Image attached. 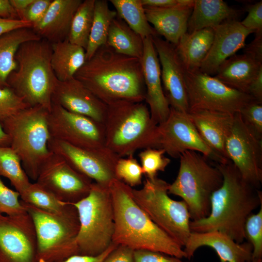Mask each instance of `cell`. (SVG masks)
<instances>
[{"instance_id":"cell-42","label":"cell","mask_w":262,"mask_h":262,"mask_svg":"<svg viewBox=\"0 0 262 262\" xmlns=\"http://www.w3.org/2000/svg\"><path fill=\"white\" fill-rule=\"evenodd\" d=\"M239 114L246 126L262 139V103L253 100L245 105Z\"/></svg>"},{"instance_id":"cell-27","label":"cell","mask_w":262,"mask_h":262,"mask_svg":"<svg viewBox=\"0 0 262 262\" xmlns=\"http://www.w3.org/2000/svg\"><path fill=\"white\" fill-rule=\"evenodd\" d=\"M214 30L207 28L193 32H186L175 46L179 58L187 71L199 70L212 46Z\"/></svg>"},{"instance_id":"cell-20","label":"cell","mask_w":262,"mask_h":262,"mask_svg":"<svg viewBox=\"0 0 262 262\" xmlns=\"http://www.w3.org/2000/svg\"><path fill=\"white\" fill-rule=\"evenodd\" d=\"M213 28V43L199 69L212 76L215 75L220 66L227 59L245 47L247 37L255 33L245 28L236 19L226 21Z\"/></svg>"},{"instance_id":"cell-2","label":"cell","mask_w":262,"mask_h":262,"mask_svg":"<svg viewBox=\"0 0 262 262\" xmlns=\"http://www.w3.org/2000/svg\"><path fill=\"white\" fill-rule=\"evenodd\" d=\"M216 164L223 176L222 184L212 195L209 215L191 221L190 230L221 231L241 243L246 239V221L262 204V193L243 178L230 161Z\"/></svg>"},{"instance_id":"cell-33","label":"cell","mask_w":262,"mask_h":262,"mask_svg":"<svg viewBox=\"0 0 262 262\" xmlns=\"http://www.w3.org/2000/svg\"><path fill=\"white\" fill-rule=\"evenodd\" d=\"M117 16L143 39L159 35L148 22L141 0H110Z\"/></svg>"},{"instance_id":"cell-3","label":"cell","mask_w":262,"mask_h":262,"mask_svg":"<svg viewBox=\"0 0 262 262\" xmlns=\"http://www.w3.org/2000/svg\"><path fill=\"white\" fill-rule=\"evenodd\" d=\"M114 214L112 242L134 250L156 251L186 258L182 247L157 226L134 200L132 188L114 179L109 185Z\"/></svg>"},{"instance_id":"cell-35","label":"cell","mask_w":262,"mask_h":262,"mask_svg":"<svg viewBox=\"0 0 262 262\" xmlns=\"http://www.w3.org/2000/svg\"><path fill=\"white\" fill-rule=\"evenodd\" d=\"M0 176L7 178L20 194L31 183L19 157L10 146H0Z\"/></svg>"},{"instance_id":"cell-8","label":"cell","mask_w":262,"mask_h":262,"mask_svg":"<svg viewBox=\"0 0 262 262\" xmlns=\"http://www.w3.org/2000/svg\"><path fill=\"white\" fill-rule=\"evenodd\" d=\"M79 223L77 237L79 254L95 256L112 243L114 214L109 186L93 182L88 195L72 204Z\"/></svg>"},{"instance_id":"cell-14","label":"cell","mask_w":262,"mask_h":262,"mask_svg":"<svg viewBox=\"0 0 262 262\" xmlns=\"http://www.w3.org/2000/svg\"><path fill=\"white\" fill-rule=\"evenodd\" d=\"M225 150L228 159L243 178L260 189L262 183V139L246 126L239 113L234 115Z\"/></svg>"},{"instance_id":"cell-17","label":"cell","mask_w":262,"mask_h":262,"mask_svg":"<svg viewBox=\"0 0 262 262\" xmlns=\"http://www.w3.org/2000/svg\"><path fill=\"white\" fill-rule=\"evenodd\" d=\"M0 254L3 262H36V236L28 212L13 216L0 213Z\"/></svg>"},{"instance_id":"cell-29","label":"cell","mask_w":262,"mask_h":262,"mask_svg":"<svg viewBox=\"0 0 262 262\" xmlns=\"http://www.w3.org/2000/svg\"><path fill=\"white\" fill-rule=\"evenodd\" d=\"M85 61V50L70 43L67 39L51 43V66L59 81L64 82L74 77Z\"/></svg>"},{"instance_id":"cell-31","label":"cell","mask_w":262,"mask_h":262,"mask_svg":"<svg viewBox=\"0 0 262 262\" xmlns=\"http://www.w3.org/2000/svg\"><path fill=\"white\" fill-rule=\"evenodd\" d=\"M106 45L118 53L140 60L142 58L144 39L117 15L110 25Z\"/></svg>"},{"instance_id":"cell-34","label":"cell","mask_w":262,"mask_h":262,"mask_svg":"<svg viewBox=\"0 0 262 262\" xmlns=\"http://www.w3.org/2000/svg\"><path fill=\"white\" fill-rule=\"evenodd\" d=\"M20 196L22 202L51 213H63L74 207L72 204L60 201L36 182H31Z\"/></svg>"},{"instance_id":"cell-49","label":"cell","mask_w":262,"mask_h":262,"mask_svg":"<svg viewBox=\"0 0 262 262\" xmlns=\"http://www.w3.org/2000/svg\"><path fill=\"white\" fill-rule=\"evenodd\" d=\"M23 28H32L29 22L18 19L0 17V35L12 31Z\"/></svg>"},{"instance_id":"cell-21","label":"cell","mask_w":262,"mask_h":262,"mask_svg":"<svg viewBox=\"0 0 262 262\" xmlns=\"http://www.w3.org/2000/svg\"><path fill=\"white\" fill-rule=\"evenodd\" d=\"M141 64L146 87L145 101L152 120L158 125L167 119L170 109L163 91L160 64L152 36L144 39Z\"/></svg>"},{"instance_id":"cell-46","label":"cell","mask_w":262,"mask_h":262,"mask_svg":"<svg viewBox=\"0 0 262 262\" xmlns=\"http://www.w3.org/2000/svg\"><path fill=\"white\" fill-rule=\"evenodd\" d=\"M134 250L127 246L119 245L102 262H134Z\"/></svg>"},{"instance_id":"cell-48","label":"cell","mask_w":262,"mask_h":262,"mask_svg":"<svg viewBox=\"0 0 262 262\" xmlns=\"http://www.w3.org/2000/svg\"><path fill=\"white\" fill-rule=\"evenodd\" d=\"M255 33L254 39L243 48L244 53L262 63V32Z\"/></svg>"},{"instance_id":"cell-1","label":"cell","mask_w":262,"mask_h":262,"mask_svg":"<svg viewBox=\"0 0 262 262\" xmlns=\"http://www.w3.org/2000/svg\"><path fill=\"white\" fill-rule=\"evenodd\" d=\"M74 78L107 105L145 99L141 60L118 53L107 45L85 61Z\"/></svg>"},{"instance_id":"cell-32","label":"cell","mask_w":262,"mask_h":262,"mask_svg":"<svg viewBox=\"0 0 262 262\" xmlns=\"http://www.w3.org/2000/svg\"><path fill=\"white\" fill-rule=\"evenodd\" d=\"M116 16V12L111 9L107 0H95L93 23L85 50L86 61L100 47L106 45L110 25Z\"/></svg>"},{"instance_id":"cell-40","label":"cell","mask_w":262,"mask_h":262,"mask_svg":"<svg viewBox=\"0 0 262 262\" xmlns=\"http://www.w3.org/2000/svg\"><path fill=\"white\" fill-rule=\"evenodd\" d=\"M20 196L17 191L7 186L0 176V213L13 216L26 213Z\"/></svg>"},{"instance_id":"cell-5","label":"cell","mask_w":262,"mask_h":262,"mask_svg":"<svg viewBox=\"0 0 262 262\" xmlns=\"http://www.w3.org/2000/svg\"><path fill=\"white\" fill-rule=\"evenodd\" d=\"M108 106L105 147L120 158L139 149L156 148L157 125L143 102L119 101Z\"/></svg>"},{"instance_id":"cell-51","label":"cell","mask_w":262,"mask_h":262,"mask_svg":"<svg viewBox=\"0 0 262 262\" xmlns=\"http://www.w3.org/2000/svg\"><path fill=\"white\" fill-rule=\"evenodd\" d=\"M144 7L164 8L179 5L181 0H141Z\"/></svg>"},{"instance_id":"cell-56","label":"cell","mask_w":262,"mask_h":262,"mask_svg":"<svg viewBox=\"0 0 262 262\" xmlns=\"http://www.w3.org/2000/svg\"><path fill=\"white\" fill-rule=\"evenodd\" d=\"M0 262H3V261L2 259L0 254Z\"/></svg>"},{"instance_id":"cell-22","label":"cell","mask_w":262,"mask_h":262,"mask_svg":"<svg viewBox=\"0 0 262 262\" xmlns=\"http://www.w3.org/2000/svg\"><path fill=\"white\" fill-rule=\"evenodd\" d=\"M203 246L213 248L220 262H247L252 259L250 243H239L225 233L219 231L191 232L184 247L186 258L191 259L195 251Z\"/></svg>"},{"instance_id":"cell-37","label":"cell","mask_w":262,"mask_h":262,"mask_svg":"<svg viewBox=\"0 0 262 262\" xmlns=\"http://www.w3.org/2000/svg\"><path fill=\"white\" fill-rule=\"evenodd\" d=\"M163 149L147 148L138 155L141 167L147 179L153 180L157 177L159 171H164L170 164L171 160L164 156Z\"/></svg>"},{"instance_id":"cell-11","label":"cell","mask_w":262,"mask_h":262,"mask_svg":"<svg viewBox=\"0 0 262 262\" xmlns=\"http://www.w3.org/2000/svg\"><path fill=\"white\" fill-rule=\"evenodd\" d=\"M185 83L189 112L206 110L234 115L255 100L250 95L232 89L200 70H185Z\"/></svg>"},{"instance_id":"cell-4","label":"cell","mask_w":262,"mask_h":262,"mask_svg":"<svg viewBox=\"0 0 262 262\" xmlns=\"http://www.w3.org/2000/svg\"><path fill=\"white\" fill-rule=\"evenodd\" d=\"M51 43L45 39L22 44L16 55L17 67L7 81L29 107L41 106L49 112L58 81L51 68Z\"/></svg>"},{"instance_id":"cell-44","label":"cell","mask_w":262,"mask_h":262,"mask_svg":"<svg viewBox=\"0 0 262 262\" xmlns=\"http://www.w3.org/2000/svg\"><path fill=\"white\" fill-rule=\"evenodd\" d=\"M246 10L248 14L241 24L254 33L262 32V1L248 6Z\"/></svg>"},{"instance_id":"cell-6","label":"cell","mask_w":262,"mask_h":262,"mask_svg":"<svg viewBox=\"0 0 262 262\" xmlns=\"http://www.w3.org/2000/svg\"><path fill=\"white\" fill-rule=\"evenodd\" d=\"M49 113L41 106L29 107L1 123L10 146L19 157L29 178L35 181L42 164L52 154L48 146Z\"/></svg>"},{"instance_id":"cell-45","label":"cell","mask_w":262,"mask_h":262,"mask_svg":"<svg viewBox=\"0 0 262 262\" xmlns=\"http://www.w3.org/2000/svg\"><path fill=\"white\" fill-rule=\"evenodd\" d=\"M163 252L147 249L134 250V262H189Z\"/></svg>"},{"instance_id":"cell-23","label":"cell","mask_w":262,"mask_h":262,"mask_svg":"<svg viewBox=\"0 0 262 262\" xmlns=\"http://www.w3.org/2000/svg\"><path fill=\"white\" fill-rule=\"evenodd\" d=\"M188 115L206 144L223 160L229 161L225 143L231 131L235 114L196 110L189 112Z\"/></svg>"},{"instance_id":"cell-12","label":"cell","mask_w":262,"mask_h":262,"mask_svg":"<svg viewBox=\"0 0 262 262\" xmlns=\"http://www.w3.org/2000/svg\"><path fill=\"white\" fill-rule=\"evenodd\" d=\"M170 109L167 119L157 126L156 148L163 149L174 158H179L185 151L193 150L200 153L216 164L227 162L206 144L188 113Z\"/></svg>"},{"instance_id":"cell-39","label":"cell","mask_w":262,"mask_h":262,"mask_svg":"<svg viewBox=\"0 0 262 262\" xmlns=\"http://www.w3.org/2000/svg\"><path fill=\"white\" fill-rule=\"evenodd\" d=\"M246 239L253 247L252 259L262 257V204L256 213L251 214L245 224Z\"/></svg>"},{"instance_id":"cell-13","label":"cell","mask_w":262,"mask_h":262,"mask_svg":"<svg viewBox=\"0 0 262 262\" xmlns=\"http://www.w3.org/2000/svg\"><path fill=\"white\" fill-rule=\"evenodd\" d=\"M48 123L51 138L83 148H106L103 123L53 104L49 113Z\"/></svg>"},{"instance_id":"cell-10","label":"cell","mask_w":262,"mask_h":262,"mask_svg":"<svg viewBox=\"0 0 262 262\" xmlns=\"http://www.w3.org/2000/svg\"><path fill=\"white\" fill-rule=\"evenodd\" d=\"M169 184L156 177L146 178L142 188L132 189L133 198L161 229L184 246L191 232L188 207L183 201L168 196Z\"/></svg>"},{"instance_id":"cell-55","label":"cell","mask_w":262,"mask_h":262,"mask_svg":"<svg viewBox=\"0 0 262 262\" xmlns=\"http://www.w3.org/2000/svg\"><path fill=\"white\" fill-rule=\"evenodd\" d=\"M247 262H262V258L252 259L251 260Z\"/></svg>"},{"instance_id":"cell-47","label":"cell","mask_w":262,"mask_h":262,"mask_svg":"<svg viewBox=\"0 0 262 262\" xmlns=\"http://www.w3.org/2000/svg\"><path fill=\"white\" fill-rule=\"evenodd\" d=\"M118 245L112 243L101 254L95 256L82 255L76 254L71 256L67 259L58 262H102L106 256L111 252ZM36 262H49L42 260H37Z\"/></svg>"},{"instance_id":"cell-25","label":"cell","mask_w":262,"mask_h":262,"mask_svg":"<svg viewBox=\"0 0 262 262\" xmlns=\"http://www.w3.org/2000/svg\"><path fill=\"white\" fill-rule=\"evenodd\" d=\"M82 0H52L43 18L32 26L42 39L50 43L67 39L74 15Z\"/></svg>"},{"instance_id":"cell-54","label":"cell","mask_w":262,"mask_h":262,"mask_svg":"<svg viewBox=\"0 0 262 262\" xmlns=\"http://www.w3.org/2000/svg\"><path fill=\"white\" fill-rule=\"evenodd\" d=\"M0 146H10V139L0 123Z\"/></svg>"},{"instance_id":"cell-43","label":"cell","mask_w":262,"mask_h":262,"mask_svg":"<svg viewBox=\"0 0 262 262\" xmlns=\"http://www.w3.org/2000/svg\"><path fill=\"white\" fill-rule=\"evenodd\" d=\"M52 0H33L22 14L20 20L33 25L44 16Z\"/></svg>"},{"instance_id":"cell-7","label":"cell","mask_w":262,"mask_h":262,"mask_svg":"<svg viewBox=\"0 0 262 262\" xmlns=\"http://www.w3.org/2000/svg\"><path fill=\"white\" fill-rule=\"evenodd\" d=\"M179 158L178 175L169 184L168 193L182 198L192 220L207 217L212 195L222 184V174L216 164H213L198 152L187 150Z\"/></svg>"},{"instance_id":"cell-38","label":"cell","mask_w":262,"mask_h":262,"mask_svg":"<svg viewBox=\"0 0 262 262\" xmlns=\"http://www.w3.org/2000/svg\"><path fill=\"white\" fill-rule=\"evenodd\" d=\"M115 172L116 179L131 187L142 183L143 170L132 155L127 158H119L116 162Z\"/></svg>"},{"instance_id":"cell-26","label":"cell","mask_w":262,"mask_h":262,"mask_svg":"<svg viewBox=\"0 0 262 262\" xmlns=\"http://www.w3.org/2000/svg\"><path fill=\"white\" fill-rule=\"evenodd\" d=\"M262 68V63L248 55L234 54L220 66L214 77L226 85L247 94L250 83Z\"/></svg>"},{"instance_id":"cell-53","label":"cell","mask_w":262,"mask_h":262,"mask_svg":"<svg viewBox=\"0 0 262 262\" xmlns=\"http://www.w3.org/2000/svg\"><path fill=\"white\" fill-rule=\"evenodd\" d=\"M33 1V0H10L19 19L24 11Z\"/></svg>"},{"instance_id":"cell-28","label":"cell","mask_w":262,"mask_h":262,"mask_svg":"<svg viewBox=\"0 0 262 262\" xmlns=\"http://www.w3.org/2000/svg\"><path fill=\"white\" fill-rule=\"evenodd\" d=\"M240 14V11L222 0H195L187 32L214 28L226 21L236 19Z\"/></svg>"},{"instance_id":"cell-24","label":"cell","mask_w":262,"mask_h":262,"mask_svg":"<svg viewBox=\"0 0 262 262\" xmlns=\"http://www.w3.org/2000/svg\"><path fill=\"white\" fill-rule=\"evenodd\" d=\"M195 0H181L179 5L164 8L144 7L147 18L158 35L176 46L187 32Z\"/></svg>"},{"instance_id":"cell-18","label":"cell","mask_w":262,"mask_h":262,"mask_svg":"<svg viewBox=\"0 0 262 262\" xmlns=\"http://www.w3.org/2000/svg\"><path fill=\"white\" fill-rule=\"evenodd\" d=\"M161 66L164 96L170 108L188 113L189 106L185 83V69L175 46L158 36L152 37Z\"/></svg>"},{"instance_id":"cell-30","label":"cell","mask_w":262,"mask_h":262,"mask_svg":"<svg viewBox=\"0 0 262 262\" xmlns=\"http://www.w3.org/2000/svg\"><path fill=\"white\" fill-rule=\"evenodd\" d=\"M40 38L31 28H20L0 35V87H8V78L17 66L16 55L20 46Z\"/></svg>"},{"instance_id":"cell-19","label":"cell","mask_w":262,"mask_h":262,"mask_svg":"<svg viewBox=\"0 0 262 262\" xmlns=\"http://www.w3.org/2000/svg\"><path fill=\"white\" fill-rule=\"evenodd\" d=\"M51 102L70 112L104 124L108 106L74 77L64 82L58 81Z\"/></svg>"},{"instance_id":"cell-36","label":"cell","mask_w":262,"mask_h":262,"mask_svg":"<svg viewBox=\"0 0 262 262\" xmlns=\"http://www.w3.org/2000/svg\"><path fill=\"white\" fill-rule=\"evenodd\" d=\"M95 0H82L71 21L67 40L86 50L92 25Z\"/></svg>"},{"instance_id":"cell-9","label":"cell","mask_w":262,"mask_h":262,"mask_svg":"<svg viewBox=\"0 0 262 262\" xmlns=\"http://www.w3.org/2000/svg\"><path fill=\"white\" fill-rule=\"evenodd\" d=\"M21 202L34 224L37 240V260L58 262L79 254L77 237L80 223L74 206L69 211L59 214Z\"/></svg>"},{"instance_id":"cell-50","label":"cell","mask_w":262,"mask_h":262,"mask_svg":"<svg viewBox=\"0 0 262 262\" xmlns=\"http://www.w3.org/2000/svg\"><path fill=\"white\" fill-rule=\"evenodd\" d=\"M247 94L257 101L262 103V68L250 83Z\"/></svg>"},{"instance_id":"cell-16","label":"cell","mask_w":262,"mask_h":262,"mask_svg":"<svg viewBox=\"0 0 262 262\" xmlns=\"http://www.w3.org/2000/svg\"><path fill=\"white\" fill-rule=\"evenodd\" d=\"M49 150L64 159L75 170L95 182L109 186L115 179V166L120 158L106 147L93 150L81 148L50 138Z\"/></svg>"},{"instance_id":"cell-15","label":"cell","mask_w":262,"mask_h":262,"mask_svg":"<svg viewBox=\"0 0 262 262\" xmlns=\"http://www.w3.org/2000/svg\"><path fill=\"white\" fill-rule=\"evenodd\" d=\"M35 182L60 201L70 204L85 197L93 182L53 152L42 164Z\"/></svg>"},{"instance_id":"cell-41","label":"cell","mask_w":262,"mask_h":262,"mask_svg":"<svg viewBox=\"0 0 262 262\" xmlns=\"http://www.w3.org/2000/svg\"><path fill=\"white\" fill-rule=\"evenodd\" d=\"M29 107L9 87H0V123L19 111Z\"/></svg>"},{"instance_id":"cell-52","label":"cell","mask_w":262,"mask_h":262,"mask_svg":"<svg viewBox=\"0 0 262 262\" xmlns=\"http://www.w3.org/2000/svg\"><path fill=\"white\" fill-rule=\"evenodd\" d=\"M0 17L19 19L10 0H0Z\"/></svg>"}]
</instances>
